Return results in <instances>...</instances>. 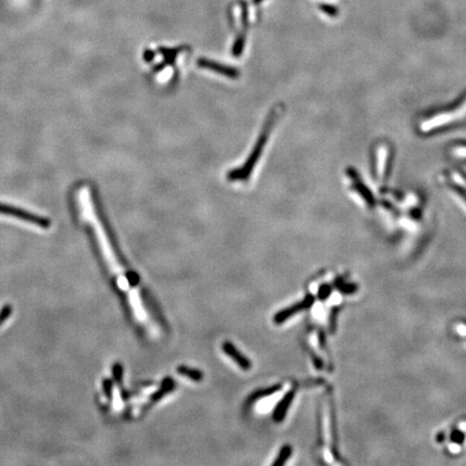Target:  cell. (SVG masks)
I'll return each instance as SVG.
<instances>
[{
    "label": "cell",
    "mask_w": 466,
    "mask_h": 466,
    "mask_svg": "<svg viewBox=\"0 0 466 466\" xmlns=\"http://www.w3.org/2000/svg\"><path fill=\"white\" fill-rule=\"evenodd\" d=\"M0 214H4V215H7V216H11V217H15L17 219L27 221V222L32 223V225L38 226L42 229H48L51 226V222L49 219H46L44 217H40L38 215H36V214L30 213L27 211L17 209L15 206H12V205H7V204L0 203Z\"/></svg>",
    "instance_id": "1"
},
{
    "label": "cell",
    "mask_w": 466,
    "mask_h": 466,
    "mask_svg": "<svg viewBox=\"0 0 466 466\" xmlns=\"http://www.w3.org/2000/svg\"><path fill=\"white\" fill-rule=\"evenodd\" d=\"M314 301H315V298L312 295H310V294L306 295L304 297L303 300L299 301L296 304L288 306V307H286V309H283V310L279 311L278 313H276L274 315V318H273L274 323L275 324H282L290 318H292L293 315L299 313L300 311L310 309V307L314 304Z\"/></svg>",
    "instance_id": "2"
},
{
    "label": "cell",
    "mask_w": 466,
    "mask_h": 466,
    "mask_svg": "<svg viewBox=\"0 0 466 466\" xmlns=\"http://www.w3.org/2000/svg\"><path fill=\"white\" fill-rule=\"evenodd\" d=\"M221 349L230 358H232L233 360H235L242 369L248 370V369L251 368V361L246 356H244L243 354H242L235 347V344H233V343H231L229 341H225L222 343Z\"/></svg>",
    "instance_id": "3"
},
{
    "label": "cell",
    "mask_w": 466,
    "mask_h": 466,
    "mask_svg": "<svg viewBox=\"0 0 466 466\" xmlns=\"http://www.w3.org/2000/svg\"><path fill=\"white\" fill-rule=\"evenodd\" d=\"M295 390H292L290 391V392H287L285 394V396L282 398L281 402H279L275 409H274V411H273V420L275 422H281L284 420V418L286 417V413L288 411V409H290V406L292 404V402L294 400V397H295Z\"/></svg>",
    "instance_id": "4"
},
{
    "label": "cell",
    "mask_w": 466,
    "mask_h": 466,
    "mask_svg": "<svg viewBox=\"0 0 466 466\" xmlns=\"http://www.w3.org/2000/svg\"><path fill=\"white\" fill-rule=\"evenodd\" d=\"M175 381L172 379V378H166L162 381V383H161V386L159 387V390L157 391V392H154L150 399L152 400V402H158V400H160L161 398H163L166 394H169L171 393L172 391L175 390Z\"/></svg>",
    "instance_id": "5"
},
{
    "label": "cell",
    "mask_w": 466,
    "mask_h": 466,
    "mask_svg": "<svg viewBox=\"0 0 466 466\" xmlns=\"http://www.w3.org/2000/svg\"><path fill=\"white\" fill-rule=\"evenodd\" d=\"M282 389V385L281 384H276V385H273V386H270L268 389H264V390H259V391H256V392H254L253 394H251L249 397H248V400H247V404L249 403H254L256 402V400L258 399H262V398H265V397H268L270 395H272L276 392H278L279 390Z\"/></svg>",
    "instance_id": "6"
},
{
    "label": "cell",
    "mask_w": 466,
    "mask_h": 466,
    "mask_svg": "<svg viewBox=\"0 0 466 466\" xmlns=\"http://www.w3.org/2000/svg\"><path fill=\"white\" fill-rule=\"evenodd\" d=\"M177 372H178L179 375H182L184 377H187V378H189V379H191L192 381H195V382L202 381V379L204 377L203 372L201 370L195 369V368H191V367H188V366H185V365L177 367Z\"/></svg>",
    "instance_id": "7"
},
{
    "label": "cell",
    "mask_w": 466,
    "mask_h": 466,
    "mask_svg": "<svg viewBox=\"0 0 466 466\" xmlns=\"http://www.w3.org/2000/svg\"><path fill=\"white\" fill-rule=\"evenodd\" d=\"M292 452H293V449H292V447L290 445L283 446L281 448V450H279V452H278L277 458L272 463V465L273 466H282V465H284L288 461V459L291 458Z\"/></svg>",
    "instance_id": "8"
},
{
    "label": "cell",
    "mask_w": 466,
    "mask_h": 466,
    "mask_svg": "<svg viewBox=\"0 0 466 466\" xmlns=\"http://www.w3.org/2000/svg\"><path fill=\"white\" fill-rule=\"evenodd\" d=\"M113 377L114 381L118 385L122 384V378H123V366L120 363H116L113 366Z\"/></svg>",
    "instance_id": "9"
},
{
    "label": "cell",
    "mask_w": 466,
    "mask_h": 466,
    "mask_svg": "<svg viewBox=\"0 0 466 466\" xmlns=\"http://www.w3.org/2000/svg\"><path fill=\"white\" fill-rule=\"evenodd\" d=\"M102 392H104L105 396L108 399H111V396H113L114 392V380H111L109 378L104 379V381H102Z\"/></svg>",
    "instance_id": "10"
},
{
    "label": "cell",
    "mask_w": 466,
    "mask_h": 466,
    "mask_svg": "<svg viewBox=\"0 0 466 466\" xmlns=\"http://www.w3.org/2000/svg\"><path fill=\"white\" fill-rule=\"evenodd\" d=\"M320 10L329 16H337L339 14L338 8H335L334 6H331V5H327V4H322L320 6Z\"/></svg>",
    "instance_id": "11"
},
{
    "label": "cell",
    "mask_w": 466,
    "mask_h": 466,
    "mask_svg": "<svg viewBox=\"0 0 466 466\" xmlns=\"http://www.w3.org/2000/svg\"><path fill=\"white\" fill-rule=\"evenodd\" d=\"M331 294V287L330 285L324 284L319 288V299L326 300Z\"/></svg>",
    "instance_id": "12"
},
{
    "label": "cell",
    "mask_w": 466,
    "mask_h": 466,
    "mask_svg": "<svg viewBox=\"0 0 466 466\" xmlns=\"http://www.w3.org/2000/svg\"><path fill=\"white\" fill-rule=\"evenodd\" d=\"M338 288H339V291L342 294L350 295V294L354 293L357 290V286H356V284H343V283H341L340 285H338Z\"/></svg>",
    "instance_id": "13"
},
{
    "label": "cell",
    "mask_w": 466,
    "mask_h": 466,
    "mask_svg": "<svg viewBox=\"0 0 466 466\" xmlns=\"http://www.w3.org/2000/svg\"><path fill=\"white\" fill-rule=\"evenodd\" d=\"M11 313H12V306L11 305L7 304V305H5L3 307L2 311H0V325H2L9 318V316L11 315Z\"/></svg>",
    "instance_id": "14"
},
{
    "label": "cell",
    "mask_w": 466,
    "mask_h": 466,
    "mask_svg": "<svg viewBox=\"0 0 466 466\" xmlns=\"http://www.w3.org/2000/svg\"><path fill=\"white\" fill-rule=\"evenodd\" d=\"M451 441L455 444H459V445H462L464 443V439H465V435L461 432V431H453L451 433Z\"/></svg>",
    "instance_id": "15"
},
{
    "label": "cell",
    "mask_w": 466,
    "mask_h": 466,
    "mask_svg": "<svg viewBox=\"0 0 466 466\" xmlns=\"http://www.w3.org/2000/svg\"><path fill=\"white\" fill-rule=\"evenodd\" d=\"M127 279H128L130 284H131L132 286H134V285H136L138 283L139 277H138V275L136 273L131 272V273H127Z\"/></svg>",
    "instance_id": "16"
},
{
    "label": "cell",
    "mask_w": 466,
    "mask_h": 466,
    "mask_svg": "<svg viewBox=\"0 0 466 466\" xmlns=\"http://www.w3.org/2000/svg\"><path fill=\"white\" fill-rule=\"evenodd\" d=\"M444 438H445V434H444V433H441L439 435L437 436V442H438V443H443V442H444Z\"/></svg>",
    "instance_id": "17"
}]
</instances>
